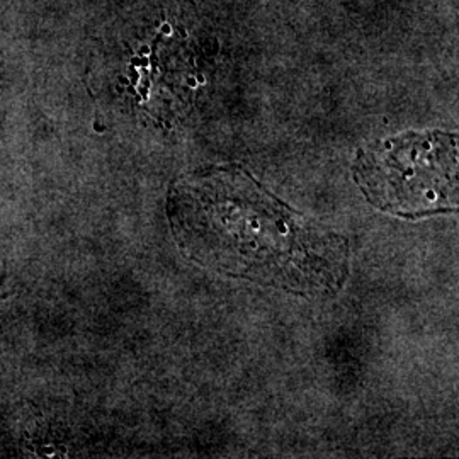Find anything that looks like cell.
I'll return each mask as SVG.
<instances>
[{
	"label": "cell",
	"mask_w": 459,
	"mask_h": 459,
	"mask_svg": "<svg viewBox=\"0 0 459 459\" xmlns=\"http://www.w3.org/2000/svg\"><path fill=\"white\" fill-rule=\"evenodd\" d=\"M179 246L238 278L284 288H330L345 274V242L267 196L237 170L179 186L170 201Z\"/></svg>",
	"instance_id": "1"
},
{
	"label": "cell",
	"mask_w": 459,
	"mask_h": 459,
	"mask_svg": "<svg viewBox=\"0 0 459 459\" xmlns=\"http://www.w3.org/2000/svg\"><path fill=\"white\" fill-rule=\"evenodd\" d=\"M362 193L386 213L419 218L456 208L458 150L447 133H407L362 150L356 160Z\"/></svg>",
	"instance_id": "2"
}]
</instances>
